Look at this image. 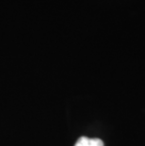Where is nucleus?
I'll list each match as a JSON object with an SVG mask.
<instances>
[{
	"label": "nucleus",
	"mask_w": 145,
	"mask_h": 146,
	"mask_svg": "<svg viewBox=\"0 0 145 146\" xmlns=\"http://www.w3.org/2000/svg\"><path fill=\"white\" fill-rule=\"evenodd\" d=\"M75 146H104V142L100 139H89L87 137H81L76 141Z\"/></svg>",
	"instance_id": "obj_1"
}]
</instances>
